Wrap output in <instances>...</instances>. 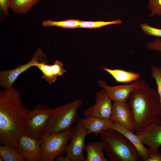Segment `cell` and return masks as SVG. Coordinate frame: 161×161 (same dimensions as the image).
Returning <instances> with one entry per match:
<instances>
[{
	"mask_svg": "<svg viewBox=\"0 0 161 161\" xmlns=\"http://www.w3.org/2000/svg\"><path fill=\"white\" fill-rule=\"evenodd\" d=\"M145 161H161V152L150 153L149 157Z\"/></svg>",
	"mask_w": 161,
	"mask_h": 161,
	"instance_id": "f1b7e54d",
	"label": "cell"
},
{
	"mask_svg": "<svg viewBox=\"0 0 161 161\" xmlns=\"http://www.w3.org/2000/svg\"><path fill=\"white\" fill-rule=\"evenodd\" d=\"M87 130L78 120L76 125L71 129L70 142L67 145L65 153L72 161H84L83 150L87 136Z\"/></svg>",
	"mask_w": 161,
	"mask_h": 161,
	"instance_id": "52a82bcc",
	"label": "cell"
},
{
	"mask_svg": "<svg viewBox=\"0 0 161 161\" xmlns=\"http://www.w3.org/2000/svg\"><path fill=\"white\" fill-rule=\"evenodd\" d=\"M142 30L146 34L158 37H161V29L151 27L147 23L140 24Z\"/></svg>",
	"mask_w": 161,
	"mask_h": 161,
	"instance_id": "d4e9b609",
	"label": "cell"
},
{
	"mask_svg": "<svg viewBox=\"0 0 161 161\" xmlns=\"http://www.w3.org/2000/svg\"><path fill=\"white\" fill-rule=\"evenodd\" d=\"M21 93L12 88L0 91V144L16 148L20 138L26 134L27 114Z\"/></svg>",
	"mask_w": 161,
	"mask_h": 161,
	"instance_id": "6da1fadb",
	"label": "cell"
},
{
	"mask_svg": "<svg viewBox=\"0 0 161 161\" xmlns=\"http://www.w3.org/2000/svg\"><path fill=\"white\" fill-rule=\"evenodd\" d=\"M81 21L70 19L60 21H54L51 20L44 21L42 24L44 27L57 26L65 29H73L80 27Z\"/></svg>",
	"mask_w": 161,
	"mask_h": 161,
	"instance_id": "44dd1931",
	"label": "cell"
},
{
	"mask_svg": "<svg viewBox=\"0 0 161 161\" xmlns=\"http://www.w3.org/2000/svg\"><path fill=\"white\" fill-rule=\"evenodd\" d=\"M47 59L46 55L41 48H38L28 63L20 64L13 69L0 71V86L5 89L12 88L15 82L20 75L30 67L34 66L36 62L47 61Z\"/></svg>",
	"mask_w": 161,
	"mask_h": 161,
	"instance_id": "ba28073f",
	"label": "cell"
},
{
	"mask_svg": "<svg viewBox=\"0 0 161 161\" xmlns=\"http://www.w3.org/2000/svg\"><path fill=\"white\" fill-rule=\"evenodd\" d=\"M55 160L56 161H72L70 158L67 155L65 157L60 155L57 157Z\"/></svg>",
	"mask_w": 161,
	"mask_h": 161,
	"instance_id": "f546056e",
	"label": "cell"
},
{
	"mask_svg": "<svg viewBox=\"0 0 161 161\" xmlns=\"http://www.w3.org/2000/svg\"><path fill=\"white\" fill-rule=\"evenodd\" d=\"M112 100L104 90L102 89L96 93L95 104L85 110L83 113V116L84 117H94L111 120Z\"/></svg>",
	"mask_w": 161,
	"mask_h": 161,
	"instance_id": "9c48e42d",
	"label": "cell"
},
{
	"mask_svg": "<svg viewBox=\"0 0 161 161\" xmlns=\"http://www.w3.org/2000/svg\"><path fill=\"white\" fill-rule=\"evenodd\" d=\"M0 155L4 161H25L16 148L7 145H0Z\"/></svg>",
	"mask_w": 161,
	"mask_h": 161,
	"instance_id": "d6986e66",
	"label": "cell"
},
{
	"mask_svg": "<svg viewBox=\"0 0 161 161\" xmlns=\"http://www.w3.org/2000/svg\"><path fill=\"white\" fill-rule=\"evenodd\" d=\"M4 161L3 159L2 158V157L0 156V161Z\"/></svg>",
	"mask_w": 161,
	"mask_h": 161,
	"instance_id": "4dcf8cb0",
	"label": "cell"
},
{
	"mask_svg": "<svg viewBox=\"0 0 161 161\" xmlns=\"http://www.w3.org/2000/svg\"><path fill=\"white\" fill-rule=\"evenodd\" d=\"M103 150L110 161H139L142 159L130 141L122 133L110 128L100 134Z\"/></svg>",
	"mask_w": 161,
	"mask_h": 161,
	"instance_id": "3957f363",
	"label": "cell"
},
{
	"mask_svg": "<svg viewBox=\"0 0 161 161\" xmlns=\"http://www.w3.org/2000/svg\"><path fill=\"white\" fill-rule=\"evenodd\" d=\"M151 69V77L155 79L161 103V67L153 66Z\"/></svg>",
	"mask_w": 161,
	"mask_h": 161,
	"instance_id": "cb8c5ba5",
	"label": "cell"
},
{
	"mask_svg": "<svg viewBox=\"0 0 161 161\" xmlns=\"http://www.w3.org/2000/svg\"><path fill=\"white\" fill-rule=\"evenodd\" d=\"M141 138L143 144L147 145L150 153L158 152L161 145V117L148 126L136 132Z\"/></svg>",
	"mask_w": 161,
	"mask_h": 161,
	"instance_id": "30bf717a",
	"label": "cell"
},
{
	"mask_svg": "<svg viewBox=\"0 0 161 161\" xmlns=\"http://www.w3.org/2000/svg\"><path fill=\"white\" fill-rule=\"evenodd\" d=\"M147 47L149 49L161 52V39L157 38L154 41L148 43Z\"/></svg>",
	"mask_w": 161,
	"mask_h": 161,
	"instance_id": "4316f807",
	"label": "cell"
},
{
	"mask_svg": "<svg viewBox=\"0 0 161 161\" xmlns=\"http://www.w3.org/2000/svg\"><path fill=\"white\" fill-rule=\"evenodd\" d=\"M52 67L53 74L56 77L62 75L66 72L62 62L57 60L52 65Z\"/></svg>",
	"mask_w": 161,
	"mask_h": 161,
	"instance_id": "484cf974",
	"label": "cell"
},
{
	"mask_svg": "<svg viewBox=\"0 0 161 161\" xmlns=\"http://www.w3.org/2000/svg\"><path fill=\"white\" fill-rule=\"evenodd\" d=\"M110 128L117 130L123 134L134 146L139 156L144 161H145L149 157V151L145 146L139 136L130 131L116 122H113Z\"/></svg>",
	"mask_w": 161,
	"mask_h": 161,
	"instance_id": "5bb4252c",
	"label": "cell"
},
{
	"mask_svg": "<svg viewBox=\"0 0 161 161\" xmlns=\"http://www.w3.org/2000/svg\"><path fill=\"white\" fill-rule=\"evenodd\" d=\"M53 109L45 104H38L32 110H30L26 118V135L33 138L41 140Z\"/></svg>",
	"mask_w": 161,
	"mask_h": 161,
	"instance_id": "8992f818",
	"label": "cell"
},
{
	"mask_svg": "<svg viewBox=\"0 0 161 161\" xmlns=\"http://www.w3.org/2000/svg\"><path fill=\"white\" fill-rule=\"evenodd\" d=\"M80 120L86 129L87 135L92 133L96 135L100 134L102 131L110 128L114 122L111 120L94 117H82Z\"/></svg>",
	"mask_w": 161,
	"mask_h": 161,
	"instance_id": "9a60e30c",
	"label": "cell"
},
{
	"mask_svg": "<svg viewBox=\"0 0 161 161\" xmlns=\"http://www.w3.org/2000/svg\"><path fill=\"white\" fill-rule=\"evenodd\" d=\"M9 8L8 0H0V12L6 16H8L9 13L8 9Z\"/></svg>",
	"mask_w": 161,
	"mask_h": 161,
	"instance_id": "83f0119b",
	"label": "cell"
},
{
	"mask_svg": "<svg viewBox=\"0 0 161 161\" xmlns=\"http://www.w3.org/2000/svg\"><path fill=\"white\" fill-rule=\"evenodd\" d=\"M148 10L151 11L149 17L161 16V0H149Z\"/></svg>",
	"mask_w": 161,
	"mask_h": 161,
	"instance_id": "603a6c76",
	"label": "cell"
},
{
	"mask_svg": "<svg viewBox=\"0 0 161 161\" xmlns=\"http://www.w3.org/2000/svg\"><path fill=\"white\" fill-rule=\"evenodd\" d=\"M87 156L84 161H107L103 152L102 143L96 141L90 143L85 147Z\"/></svg>",
	"mask_w": 161,
	"mask_h": 161,
	"instance_id": "2e32d148",
	"label": "cell"
},
{
	"mask_svg": "<svg viewBox=\"0 0 161 161\" xmlns=\"http://www.w3.org/2000/svg\"><path fill=\"white\" fill-rule=\"evenodd\" d=\"M47 62V61H37L34 66L37 67L41 71L43 75L42 77L49 84H51L56 81L57 77L53 74L52 65L48 64Z\"/></svg>",
	"mask_w": 161,
	"mask_h": 161,
	"instance_id": "ffe728a7",
	"label": "cell"
},
{
	"mask_svg": "<svg viewBox=\"0 0 161 161\" xmlns=\"http://www.w3.org/2000/svg\"><path fill=\"white\" fill-rule=\"evenodd\" d=\"M138 84V80L129 84L113 86H108L103 80L98 82V86L104 90L112 100L120 102H125L127 100L130 94L137 87Z\"/></svg>",
	"mask_w": 161,
	"mask_h": 161,
	"instance_id": "4fadbf2b",
	"label": "cell"
},
{
	"mask_svg": "<svg viewBox=\"0 0 161 161\" xmlns=\"http://www.w3.org/2000/svg\"><path fill=\"white\" fill-rule=\"evenodd\" d=\"M41 0H8L9 8L14 13L24 14Z\"/></svg>",
	"mask_w": 161,
	"mask_h": 161,
	"instance_id": "ac0fdd59",
	"label": "cell"
},
{
	"mask_svg": "<svg viewBox=\"0 0 161 161\" xmlns=\"http://www.w3.org/2000/svg\"><path fill=\"white\" fill-rule=\"evenodd\" d=\"M82 102L75 99L53 109L43 135H51L71 128L78 121V110Z\"/></svg>",
	"mask_w": 161,
	"mask_h": 161,
	"instance_id": "277c9868",
	"label": "cell"
},
{
	"mask_svg": "<svg viewBox=\"0 0 161 161\" xmlns=\"http://www.w3.org/2000/svg\"><path fill=\"white\" fill-rule=\"evenodd\" d=\"M111 120L134 133V121L128 103L114 101L112 104Z\"/></svg>",
	"mask_w": 161,
	"mask_h": 161,
	"instance_id": "7c38bea8",
	"label": "cell"
},
{
	"mask_svg": "<svg viewBox=\"0 0 161 161\" xmlns=\"http://www.w3.org/2000/svg\"><path fill=\"white\" fill-rule=\"evenodd\" d=\"M71 135V128L51 135H43L41 139V161H53L58 156L65 153Z\"/></svg>",
	"mask_w": 161,
	"mask_h": 161,
	"instance_id": "5b68a950",
	"label": "cell"
},
{
	"mask_svg": "<svg viewBox=\"0 0 161 161\" xmlns=\"http://www.w3.org/2000/svg\"><path fill=\"white\" fill-rule=\"evenodd\" d=\"M102 69L110 74L118 82L128 83L136 81L141 77L138 73L128 71L119 69H111L103 67Z\"/></svg>",
	"mask_w": 161,
	"mask_h": 161,
	"instance_id": "e0dca14e",
	"label": "cell"
},
{
	"mask_svg": "<svg viewBox=\"0 0 161 161\" xmlns=\"http://www.w3.org/2000/svg\"><path fill=\"white\" fill-rule=\"evenodd\" d=\"M16 149L25 161H41V140H38L24 135L19 139Z\"/></svg>",
	"mask_w": 161,
	"mask_h": 161,
	"instance_id": "8fae6325",
	"label": "cell"
},
{
	"mask_svg": "<svg viewBox=\"0 0 161 161\" xmlns=\"http://www.w3.org/2000/svg\"><path fill=\"white\" fill-rule=\"evenodd\" d=\"M121 21L117 20L111 21H81L80 27L94 29L99 28L101 27L112 24H119L121 23Z\"/></svg>",
	"mask_w": 161,
	"mask_h": 161,
	"instance_id": "7402d4cb",
	"label": "cell"
},
{
	"mask_svg": "<svg viewBox=\"0 0 161 161\" xmlns=\"http://www.w3.org/2000/svg\"><path fill=\"white\" fill-rule=\"evenodd\" d=\"M128 103L133 117L135 130L140 131L161 117V103L157 91L143 80H138Z\"/></svg>",
	"mask_w": 161,
	"mask_h": 161,
	"instance_id": "7a4b0ae2",
	"label": "cell"
}]
</instances>
